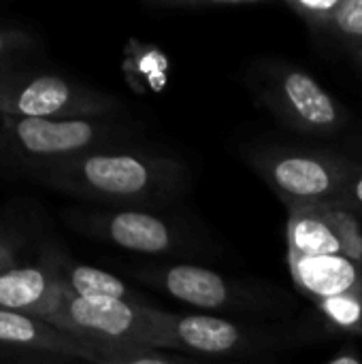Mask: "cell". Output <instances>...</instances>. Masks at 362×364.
Segmentation results:
<instances>
[{
  "label": "cell",
  "mask_w": 362,
  "mask_h": 364,
  "mask_svg": "<svg viewBox=\"0 0 362 364\" xmlns=\"http://www.w3.org/2000/svg\"><path fill=\"white\" fill-rule=\"evenodd\" d=\"M32 179L105 209L177 207L192 190L186 158L149 143L90 151L47 166Z\"/></svg>",
  "instance_id": "1"
},
{
  "label": "cell",
  "mask_w": 362,
  "mask_h": 364,
  "mask_svg": "<svg viewBox=\"0 0 362 364\" xmlns=\"http://www.w3.org/2000/svg\"><path fill=\"white\" fill-rule=\"evenodd\" d=\"M322 333L312 322H267L209 314L154 311L151 350L177 352L215 363H262L275 354L314 343Z\"/></svg>",
  "instance_id": "2"
},
{
  "label": "cell",
  "mask_w": 362,
  "mask_h": 364,
  "mask_svg": "<svg viewBox=\"0 0 362 364\" xmlns=\"http://www.w3.org/2000/svg\"><path fill=\"white\" fill-rule=\"evenodd\" d=\"M141 286L209 316L284 322L299 311L294 292L196 262H145L128 269Z\"/></svg>",
  "instance_id": "3"
},
{
  "label": "cell",
  "mask_w": 362,
  "mask_h": 364,
  "mask_svg": "<svg viewBox=\"0 0 362 364\" xmlns=\"http://www.w3.org/2000/svg\"><path fill=\"white\" fill-rule=\"evenodd\" d=\"M245 83L256 105L301 139L333 145L358 126L354 113L297 62L262 55L250 64Z\"/></svg>",
  "instance_id": "4"
},
{
  "label": "cell",
  "mask_w": 362,
  "mask_h": 364,
  "mask_svg": "<svg viewBox=\"0 0 362 364\" xmlns=\"http://www.w3.org/2000/svg\"><path fill=\"white\" fill-rule=\"evenodd\" d=\"M145 143L143 124L130 115L83 119H0V168L34 173L90 151Z\"/></svg>",
  "instance_id": "5"
},
{
  "label": "cell",
  "mask_w": 362,
  "mask_h": 364,
  "mask_svg": "<svg viewBox=\"0 0 362 364\" xmlns=\"http://www.w3.org/2000/svg\"><path fill=\"white\" fill-rule=\"evenodd\" d=\"M68 226L79 235L158 262H190L211 252V235L190 213L164 209H73Z\"/></svg>",
  "instance_id": "6"
},
{
  "label": "cell",
  "mask_w": 362,
  "mask_h": 364,
  "mask_svg": "<svg viewBox=\"0 0 362 364\" xmlns=\"http://www.w3.org/2000/svg\"><path fill=\"white\" fill-rule=\"evenodd\" d=\"M243 162L286 205L299 209L337 203L362 158L337 145L252 141L239 147Z\"/></svg>",
  "instance_id": "7"
},
{
  "label": "cell",
  "mask_w": 362,
  "mask_h": 364,
  "mask_svg": "<svg viewBox=\"0 0 362 364\" xmlns=\"http://www.w3.org/2000/svg\"><path fill=\"white\" fill-rule=\"evenodd\" d=\"M128 115L109 92L23 62L0 66V119H83Z\"/></svg>",
  "instance_id": "8"
},
{
  "label": "cell",
  "mask_w": 362,
  "mask_h": 364,
  "mask_svg": "<svg viewBox=\"0 0 362 364\" xmlns=\"http://www.w3.org/2000/svg\"><path fill=\"white\" fill-rule=\"evenodd\" d=\"M156 305H134L115 299H79L64 290L51 324L85 343L100 360L151 350Z\"/></svg>",
  "instance_id": "9"
},
{
  "label": "cell",
  "mask_w": 362,
  "mask_h": 364,
  "mask_svg": "<svg viewBox=\"0 0 362 364\" xmlns=\"http://www.w3.org/2000/svg\"><path fill=\"white\" fill-rule=\"evenodd\" d=\"M288 258L348 254L362 258V226L344 207L309 205L288 211Z\"/></svg>",
  "instance_id": "10"
},
{
  "label": "cell",
  "mask_w": 362,
  "mask_h": 364,
  "mask_svg": "<svg viewBox=\"0 0 362 364\" xmlns=\"http://www.w3.org/2000/svg\"><path fill=\"white\" fill-rule=\"evenodd\" d=\"M64 288L43 245L36 262H19L0 269V309L26 314L51 324L62 303Z\"/></svg>",
  "instance_id": "11"
},
{
  "label": "cell",
  "mask_w": 362,
  "mask_h": 364,
  "mask_svg": "<svg viewBox=\"0 0 362 364\" xmlns=\"http://www.w3.org/2000/svg\"><path fill=\"white\" fill-rule=\"evenodd\" d=\"M0 348L66 363H102L85 343L53 324L6 309H0Z\"/></svg>",
  "instance_id": "12"
},
{
  "label": "cell",
  "mask_w": 362,
  "mask_h": 364,
  "mask_svg": "<svg viewBox=\"0 0 362 364\" xmlns=\"http://www.w3.org/2000/svg\"><path fill=\"white\" fill-rule=\"evenodd\" d=\"M292 284L314 303L341 294L362 292V258L348 254L288 258Z\"/></svg>",
  "instance_id": "13"
},
{
  "label": "cell",
  "mask_w": 362,
  "mask_h": 364,
  "mask_svg": "<svg viewBox=\"0 0 362 364\" xmlns=\"http://www.w3.org/2000/svg\"><path fill=\"white\" fill-rule=\"evenodd\" d=\"M45 247L55 269L58 282L68 294L79 296V299H115V301H126L134 305H151L139 290H134L122 277L105 269L75 262L55 243H47Z\"/></svg>",
  "instance_id": "14"
},
{
  "label": "cell",
  "mask_w": 362,
  "mask_h": 364,
  "mask_svg": "<svg viewBox=\"0 0 362 364\" xmlns=\"http://www.w3.org/2000/svg\"><path fill=\"white\" fill-rule=\"evenodd\" d=\"M318 331L326 337H362V292L314 303Z\"/></svg>",
  "instance_id": "15"
},
{
  "label": "cell",
  "mask_w": 362,
  "mask_h": 364,
  "mask_svg": "<svg viewBox=\"0 0 362 364\" xmlns=\"http://www.w3.org/2000/svg\"><path fill=\"white\" fill-rule=\"evenodd\" d=\"M169 58L154 45H137V51L128 53L126 60V75L134 87L145 92V90H158L160 85L166 83L169 77Z\"/></svg>",
  "instance_id": "16"
},
{
  "label": "cell",
  "mask_w": 362,
  "mask_h": 364,
  "mask_svg": "<svg viewBox=\"0 0 362 364\" xmlns=\"http://www.w3.org/2000/svg\"><path fill=\"white\" fill-rule=\"evenodd\" d=\"M322 38L344 53L362 49V0H339Z\"/></svg>",
  "instance_id": "17"
},
{
  "label": "cell",
  "mask_w": 362,
  "mask_h": 364,
  "mask_svg": "<svg viewBox=\"0 0 362 364\" xmlns=\"http://www.w3.org/2000/svg\"><path fill=\"white\" fill-rule=\"evenodd\" d=\"M337 4L339 0H286L284 2V6L297 19H301L307 26V30L318 38H322V34L326 32Z\"/></svg>",
  "instance_id": "18"
},
{
  "label": "cell",
  "mask_w": 362,
  "mask_h": 364,
  "mask_svg": "<svg viewBox=\"0 0 362 364\" xmlns=\"http://www.w3.org/2000/svg\"><path fill=\"white\" fill-rule=\"evenodd\" d=\"M38 47L34 34L19 26L0 23V66L23 62Z\"/></svg>",
  "instance_id": "19"
},
{
  "label": "cell",
  "mask_w": 362,
  "mask_h": 364,
  "mask_svg": "<svg viewBox=\"0 0 362 364\" xmlns=\"http://www.w3.org/2000/svg\"><path fill=\"white\" fill-rule=\"evenodd\" d=\"M30 243V232L15 220L0 218V269L23 262V250Z\"/></svg>",
  "instance_id": "20"
},
{
  "label": "cell",
  "mask_w": 362,
  "mask_h": 364,
  "mask_svg": "<svg viewBox=\"0 0 362 364\" xmlns=\"http://www.w3.org/2000/svg\"><path fill=\"white\" fill-rule=\"evenodd\" d=\"M100 364H233V363H215V360H205V358H194L177 352H166V350H137V352H126L117 354L111 358H105Z\"/></svg>",
  "instance_id": "21"
},
{
  "label": "cell",
  "mask_w": 362,
  "mask_h": 364,
  "mask_svg": "<svg viewBox=\"0 0 362 364\" xmlns=\"http://www.w3.org/2000/svg\"><path fill=\"white\" fill-rule=\"evenodd\" d=\"M260 2L256 0H154L149 6L154 9H181V11H209V9H245V6H256Z\"/></svg>",
  "instance_id": "22"
},
{
  "label": "cell",
  "mask_w": 362,
  "mask_h": 364,
  "mask_svg": "<svg viewBox=\"0 0 362 364\" xmlns=\"http://www.w3.org/2000/svg\"><path fill=\"white\" fill-rule=\"evenodd\" d=\"M335 205L348 209L362 226V162L354 171V175L350 177V181L346 183V188L341 190V196Z\"/></svg>",
  "instance_id": "23"
},
{
  "label": "cell",
  "mask_w": 362,
  "mask_h": 364,
  "mask_svg": "<svg viewBox=\"0 0 362 364\" xmlns=\"http://www.w3.org/2000/svg\"><path fill=\"white\" fill-rule=\"evenodd\" d=\"M66 360H53V358H41V356H30L21 354L15 350L0 348V364H64Z\"/></svg>",
  "instance_id": "24"
},
{
  "label": "cell",
  "mask_w": 362,
  "mask_h": 364,
  "mask_svg": "<svg viewBox=\"0 0 362 364\" xmlns=\"http://www.w3.org/2000/svg\"><path fill=\"white\" fill-rule=\"evenodd\" d=\"M324 364H362V354L358 352L356 346H346L329 363Z\"/></svg>",
  "instance_id": "25"
},
{
  "label": "cell",
  "mask_w": 362,
  "mask_h": 364,
  "mask_svg": "<svg viewBox=\"0 0 362 364\" xmlns=\"http://www.w3.org/2000/svg\"><path fill=\"white\" fill-rule=\"evenodd\" d=\"M346 58L350 60V64L358 70L362 75V49H356V51H348Z\"/></svg>",
  "instance_id": "26"
}]
</instances>
